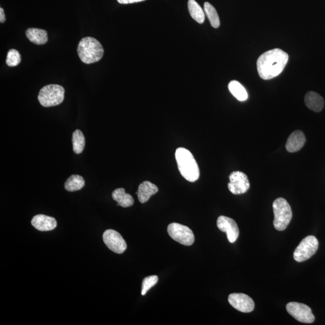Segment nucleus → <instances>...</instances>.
I'll return each mask as SVG.
<instances>
[{"instance_id":"423d86ee","label":"nucleus","mask_w":325,"mask_h":325,"mask_svg":"<svg viewBox=\"0 0 325 325\" xmlns=\"http://www.w3.org/2000/svg\"><path fill=\"white\" fill-rule=\"evenodd\" d=\"M318 248V241L314 236H308L301 241L294 252L293 257L297 262H303L315 254Z\"/></svg>"},{"instance_id":"7ed1b4c3","label":"nucleus","mask_w":325,"mask_h":325,"mask_svg":"<svg viewBox=\"0 0 325 325\" xmlns=\"http://www.w3.org/2000/svg\"><path fill=\"white\" fill-rule=\"evenodd\" d=\"M100 42L92 37L84 38L78 45L77 53L81 61L86 64L98 62L104 55Z\"/></svg>"},{"instance_id":"f03ea898","label":"nucleus","mask_w":325,"mask_h":325,"mask_svg":"<svg viewBox=\"0 0 325 325\" xmlns=\"http://www.w3.org/2000/svg\"><path fill=\"white\" fill-rule=\"evenodd\" d=\"M178 168L182 176L190 182H195L200 177V169L194 155L188 149L179 147L176 151Z\"/></svg>"},{"instance_id":"f257e3e1","label":"nucleus","mask_w":325,"mask_h":325,"mask_svg":"<svg viewBox=\"0 0 325 325\" xmlns=\"http://www.w3.org/2000/svg\"><path fill=\"white\" fill-rule=\"evenodd\" d=\"M288 58V54L279 48L262 54L257 62L259 75L266 80L278 76L284 70Z\"/></svg>"},{"instance_id":"1a4fd4ad","label":"nucleus","mask_w":325,"mask_h":325,"mask_svg":"<svg viewBox=\"0 0 325 325\" xmlns=\"http://www.w3.org/2000/svg\"><path fill=\"white\" fill-rule=\"evenodd\" d=\"M102 238L107 248L116 254H122L127 248L125 240L118 232L107 230L104 232Z\"/></svg>"},{"instance_id":"412c9836","label":"nucleus","mask_w":325,"mask_h":325,"mask_svg":"<svg viewBox=\"0 0 325 325\" xmlns=\"http://www.w3.org/2000/svg\"><path fill=\"white\" fill-rule=\"evenodd\" d=\"M85 186V181L78 175H72L65 183V188L68 192L80 191Z\"/></svg>"},{"instance_id":"393cba45","label":"nucleus","mask_w":325,"mask_h":325,"mask_svg":"<svg viewBox=\"0 0 325 325\" xmlns=\"http://www.w3.org/2000/svg\"><path fill=\"white\" fill-rule=\"evenodd\" d=\"M158 278L156 275H152L144 278L142 282V288H141V295L144 296L150 288L154 286L158 282Z\"/></svg>"},{"instance_id":"0eeeda50","label":"nucleus","mask_w":325,"mask_h":325,"mask_svg":"<svg viewBox=\"0 0 325 325\" xmlns=\"http://www.w3.org/2000/svg\"><path fill=\"white\" fill-rule=\"evenodd\" d=\"M168 232L172 239L185 246H191L195 242L193 231L186 226L172 223L168 225Z\"/></svg>"},{"instance_id":"6ab92c4d","label":"nucleus","mask_w":325,"mask_h":325,"mask_svg":"<svg viewBox=\"0 0 325 325\" xmlns=\"http://www.w3.org/2000/svg\"><path fill=\"white\" fill-rule=\"evenodd\" d=\"M228 89L232 95L240 101H246L248 98V93L245 87L237 81H231L228 84Z\"/></svg>"},{"instance_id":"f8f14e48","label":"nucleus","mask_w":325,"mask_h":325,"mask_svg":"<svg viewBox=\"0 0 325 325\" xmlns=\"http://www.w3.org/2000/svg\"><path fill=\"white\" fill-rule=\"evenodd\" d=\"M217 226L220 230L227 233L229 242L231 243L236 242L239 236V229L234 220L224 216H219Z\"/></svg>"},{"instance_id":"39448f33","label":"nucleus","mask_w":325,"mask_h":325,"mask_svg":"<svg viewBox=\"0 0 325 325\" xmlns=\"http://www.w3.org/2000/svg\"><path fill=\"white\" fill-rule=\"evenodd\" d=\"M65 89L58 84H49L41 89L38 100L42 106L50 107L56 106L61 103L65 98Z\"/></svg>"},{"instance_id":"5701e85b","label":"nucleus","mask_w":325,"mask_h":325,"mask_svg":"<svg viewBox=\"0 0 325 325\" xmlns=\"http://www.w3.org/2000/svg\"><path fill=\"white\" fill-rule=\"evenodd\" d=\"M204 9L205 14L209 19L211 25L214 28L218 29L220 26V20L215 8L209 2H206L204 3Z\"/></svg>"},{"instance_id":"b1692460","label":"nucleus","mask_w":325,"mask_h":325,"mask_svg":"<svg viewBox=\"0 0 325 325\" xmlns=\"http://www.w3.org/2000/svg\"><path fill=\"white\" fill-rule=\"evenodd\" d=\"M21 62V56L19 51L12 49L9 51L6 59V64L10 67H14L20 64Z\"/></svg>"},{"instance_id":"ddd939ff","label":"nucleus","mask_w":325,"mask_h":325,"mask_svg":"<svg viewBox=\"0 0 325 325\" xmlns=\"http://www.w3.org/2000/svg\"><path fill=\"white\" fill-rule=\"evenodd\" d=\"M32 225L40 231L53 230L57 227V221L53 217L44 215H38L33 217Z\"/></svg>"},{"instance_id":"4be33fe9","label":"nucleus","mask_w":325,"mask_h":325,"mask_svg":"<svg viewBox=\"0 0 325 325\" xmlns=\"http://www.w3.org/2000/svg\"><path fill=\"white\" fill-rule=\"evenodd\" d=\"M72 144H73V150L77 154H80L83 151L85 147V137H84L82 131L80 129H77L72 134Z\"/></svg>"},{"instance_id":"a878e982","label":"nucleus","mask_w":325,"mask_h":325,"mask_svg":"<svg viewBox=\"0 0 325 325\" xmlns=\"http://www.w3.org/2000/svg\"><path fill=\"white\" fill-rule=\"evenodd\" d=\"M117 1L120 3V4L127 5L131 4V3L143 2L145 1V0H117Z\"/></svg>"},{"instance_id":"bb28decb","label":"nucleus","mask_w":325,"mask_h":325,"mask_svg":"<svg viewBox=\"0 0 325 325\" xmlns=\"http://www.w3.org/2000/svg\"><path fill=\"white\" fill-rule=\"evenodd\" d=\"M6 21V16L4 10L2 8H0V22L4 23Z\"/></svg>"},{"instance_id":"9b49d317","label":"nucleus","mask_w":325,"mask_h":325,"mask_svg":"<svg viewBox=\"0 0 325 325\" xmlns=\"http://www.w3.org/2000/svg\"><path fill=\"white\" fill-rule=\"evenodd\" d=\"M228 302L235 309L242 312H251L254 310V300L243 293H232L229 295Z\"/></svg>"},{"instance_id":"f3484780","label":"nucleus","mask_w":325,"mask_h":325,"mask_svg":"<svg viewBox=\"0 0 325 325\" xmlns=\"http://www.w3.org/2000/svg\"><path fill=\"white\" fill-rule=\"evenodd\" d=\"M27 38L32 43L36 45H44L48 42V34L44 30L30 28L26 32Z\"/></svg>"},{"instance_id":"dca6fc26","label":"nucleus","mask_w":325,"mask_h":325,"mask_svg":"<svg viewBox=\"0 0 325 325\" xmlns=\"http://www.w3.org/2000/svg\"><path fill=\"white\" fill-rule=\"evenodd\" d=\"M306 106L315 112H320L324 107V101L323 98L314 92H309L305 96Z\"/></svg>"},{"instance_id":"aec40b11","label":"nucleus","mask_w":325,"mask_h":325,"mask_svg":"<svg viewBox=\"0 0 325 325\" xmlns=\"http://www.w3.org/2000/svg\"><path fill=\"white\" fill-rule=\"evenodd\" d=\"M188 9L193 19L199 24H203L205 20V12L195 0H189Z\"/></svg>"},{"instance_id":"4468645a","label":"nucleus","mask_w":325,"mask_h":325,"mask_svg":"<svg viewBox=\"0 0 325 325\" xmlns=\"http://www.w3.org/2000/svg\"><path fill=\"white\" fill-rule=\"evenodd\" d=\"M306 142V138L303 132L296 130L292 132L285 144L286 149L289 152H295L302 148Z\"/></svg>"},{"instance_id":"20e7f679","label":"nucleus","mask_w":325,"mask_h":325,"mask_svg":"<svg viewBox=\"0 0 325 325\" xmlns=\"http://www.w3.org/2000/svg\"><path fill=\"white\" fill-rule=\"evenodd\" d=\"M273 225L276 230H285L292 219V211L290 205L285 199L279 198L273 202Z\"/></svg>"},{"instance_id":"a211bd4d","label":"nucleus","mask_w":325,"mask_h":325,"mask_svg":"<svg viewBox=\"0 0 325 325\" xmlns=\"http://www.w3.org/2000/svg\"><path fill=\"white\" fill-rule=\"evenodd\" d=\"M112 198L116 201L118 206L123 208L129 207L134 204V199L131 195L126 194L123 188H119L112 193Z\"/></svg>"},{"instance_id":"2eb2a0df","label":"nucleus","mask_w":325,"mask_h":325,"mask_svg":"<svg viewBox=\"0 0 325 325\" xmlns=\"http://www.w3.org/2000/svg\"><path fill=\"white\" fill-rule=\"evenodd\" d=\"M158 191L157 186L152 183L145 181L141 183L138 186V191L136 193L138 201L141 203H145L148 201L151 196L155 195Z\"/></svg>"},{"instance_id":"9d476101","label":"nucleus","mask_w":325,"mask_h":325,"mask_svg":"<svg viewBox=\"0 0 325 325\" xmlns=\"http://www.w3.org/2000/svg\"><path fill=\"white\" fill-rule=\"evenodd\" d=\"M228 189L234 195L245 194L250 188L249 181L245 174L240 171H235L230 176Z\"/></svg>"},{"instance_id":"6e6552de","label":"nucleus","mask_w":325,"mask_h":325,"mask_svg":"<svg viewBox=\"0 0 325 325\" xmlns=\"http://www.w3.org/2000/svg\"><path fill=\"white\" fill-rule=\"evenodd\" d=\"M286 309L289 314L297 321L305 323H311L315 320L311 309L305 304L291 302L287 303Z\"/></svg>"}]
</instances>
